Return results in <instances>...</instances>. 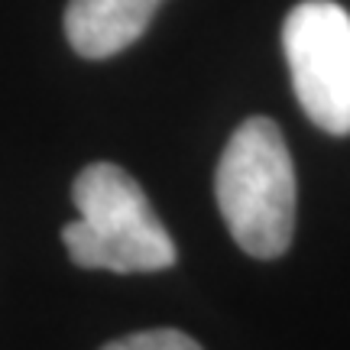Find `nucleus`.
<instances>
[{"mask_svg": "<svg viewBox=\"0 0 350 350\" xmlns=\"http://www.w3.org/2000/svg\"><path fill=\"white\" fill-rule=\"evenodd\" d=\"M100 350H201L195 340L175 331V327H156V331H137L126 334L120 340H111L107 347Z\"/></svg>", "mask_w": 350, "mask_h": 350, "instance_id": "nucleus-5", "label": "nucleus"}, {"mask_svg": "<svg viewBox=\"0 0 350 350\" xmlns=\"http://www.w3.org/2000/svg\"><path fill=\"white\" fill-rule=\"evenodd\" d=\"M217 208L243 253L275 260L295 234V169L279 126L250 117L227 139L217 163Z\"/></svg>", "mask_w": 350, "mask_h": 350, "instance_id": "nucleus-2", "label": "nucleus"}, {"mask_svg": "<svg viewBox=\"0 0 350 350\" xmlns=\"http://www.w3.org/2000/svg\"><path fill=\"white\" fill-rule=\"evenodd\" d=\"M78 217L62 227L72 262L111 273H159L175 262V243L137 178L113 163L81 169L72 185Z\"/></svg>", "mask_w": 350, "mask_h": 350, "instance_id": "nucleus-1", "label": "nucleus"}, {"mask_svg": "<svg viewBox=\"0 0 350 350\" xmlns=\"http://www.w3.org/2000/svg\"><path fill=\"white\" fill-rule=\"evenodd\" d=\"M288 75L301 111L325 133H350V13L334 0H301L282 23Z\"/></svg>", "mask_w": 350, "mask_h": 350, "instance_id": "nucleus-3", "label": "nucleus"}, {"mask_svg": "<svg viewBox=\"0 0 350 350\" xmlns=\"http://www.w3.org/2000/svg\"><path fill=\"white\" fill-rule=\"evenodd\" d=\"M163 0H72L65 10V36L85 59H107L133 46L150 29Z\"/></svg>", "mask_w": 350, "mask_h": 350, "instance_id": "nucleus-4", "label": "nucleus"}]
</instances>
